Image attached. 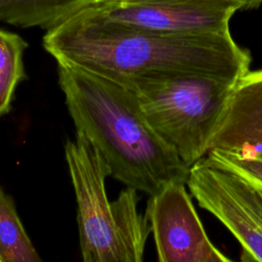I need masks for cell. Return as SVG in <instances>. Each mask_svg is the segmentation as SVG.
Instances as JSON below:
<instances>
[{
    "label": "cell",
    "mask_w": 262,
    "mask_h": 262,
    "mask_svg": "<svg viewBox=\"0 0 262 262\" xmlns=\"http://www.w3.org/2000/svg\"><path fill=\"white\" fill-rule=\"evenodd\" d=\"M64 157L77 201V223L84 262H141L150 225L138 211L137 190L126 186L110 202L111 171L87 136L76 130Z\"/></svg>",
    "instance_id": "3"
},
{
    "label": "cell",
    "mask_w": 262,
    "mask_h": 262,
    "mask_svg": "<svg viewBox=\"0 0 262 262\" xmlns=\"http://www.w3.org/2000/svg\"><path fill=\"white\" fill-rule=\"evenodd\" d=\"M214 148L262 150V70L237 81L210 140Z\"/></svg>",
    "instance_id": "8"
},
{
    "label": "cell",
    "mask_w": 262,
    "mask_h": 262,
    "mask_svg": "<svg viewBox=\"0 0 262 262\" xmlns=\"http://www.w3.org/2000/svg\"><path fill=\"white\" fill-rule=\"evenodd\" d=\"M186 184L238 241L242 259L262 262V187L206 156L190 166Z\"/></svg>",
    "instance_id": "5"
},
{
    "label": "cell",
    "mask_w": 262,
    "mask_h": 262,
    "mask_svg": "<svg viewBox=\"0 0 262 262\" xmlns=\"http://www.w3.org/2000/svg\"><path fill=\"white\" fill-rule=\"evenodd\" d=\"M99 0H0V21L52 30Z\"/></svg>",
    "instance_id": "9"
},
{
    "label": "cell",
    "mask_w": 262,
    "mask_h": 262,
    "mask_svg": "<svg viewBox=\"0 0 262 262\" xmlns=\"http://www.w3.org/2000/svg\"><path fill=\"white\" fill-rule=\"evenodd\" d=\"M206 157L223 167L231 169L262 187V150L235 151L210 149Z\"/></svg>",
    "instance_id": "12"
},
{
    "label": "cell",
    "mask_w": 262,
    "mask_h": 262,
    "mask_svg": "<svg viewBox=\"0 0 262 262\" xmlns=\"http://www.w3.org/2000/svg\"><path fill=\"white\" fill-rule=\"evenodd\" d=\"M28 46L18 34L0 29V118L9 113L17 85L27 79L24 53Z\"/></svg>",
    "instance_id": "11"
},
{
    "label": "cell",
    "mask_w": 262,
    "mask_h": 262,
    "mask_svg": "<svg viewBox=\"0 0 262 262\" xmlns=\"http://www.w3.org/2000/svg\"><path fill=\"white\" fill-rule=\"evenodd\" d=\"M241 6L230 0H99L81 13L159 33H228Z\"/></svg>",
    "instance_id": "6"
},
{
    "label": "cell",
    "mask_w": 262,
    "mask_h": 262,
    "mask_svg": "<svg viewBox=\"0 0 262 262\" xmlns=\"http://www.w3.org/2000/svg\"><path fill=\"white\" fill-rule=\"evenodd\" d=\"M57 76L76 130L97 148L113 178L148 195L171 182L186 183L189 167L152 128L129 88L63 63Z\"/></svg>",
    "instance_id": "2"
},
{
    "label": "cell",
    "mask_w": 262,
    "mask_h": 262,
    "mask_svg": "<svg viewBox=\"0 0 262 262\" xmlns=\"http://www.w3.org/2000/svg\"><path fill=\"white\" fill-rule=\"evenodd\" d=\"M17 215L13 200L0 187V262H41Z\"/></svg>",
    "instance_id": "10"
},
{
    "label": "cell",
    "mask_w": 262,
    "mask_h": 262,
    "mask_svg": "<svg viewBox=\"0 0 262 262\" xmlns=\"http://www.w3.org/2000/svg\"><path fill=\"white\" fill-rule=\"evenodd\" d=\"M57 63L119 81L152 74L208 75L238 80L251 54L228 33H159L81 12L43 36Z\"/></svg>",
    "instance_id": "1"
},
{
    "label": "cell",
    "mask_w": 262,
    "mask_h": 262,
    "mask_svg": "<svg viewBox=\"0 0 262 262\" xmlns=\"http://www.w3.org/2000/svg\"><path fill=\"white\" fill-rule=\"evenodd\" d=\"M185 182L167 184L149 195L145 216L160 262H228L209 239Z\"/></svg>",
    "instance_id": "7"
},
{
    "label": "cell",
    "mask_w": 262,
    "mask_h": 262,
    "mask_svg": "<svg viewBox=\"0 0 262 262\" xmlns=\"http://www.w3.org/2000/svg\"><path fill=\"white\" fill-rule=\"evenodd\" d=\"M238 80L208 75L152 74L117 82L133 92L152 128L190 168L207 155Z\"/></svg>",
    "instance_id": "4"
},
{
    "label": "cell",
    "mask_w": 262,
    "mask_h": 262,
    "mask_svg": "<svg viewBox=\"0 0 262 262\" xmlns=\"http://www.w3.org/2000/svg\"><path fill=\"white\" fill-rule=\"evenodd\" d=\"M108 1H137V0H108ZM239 4L241 9H255L262 5V0H230Z\"/></svg>",
    "instance_id": "13"
}]
</instances>
